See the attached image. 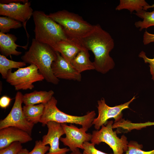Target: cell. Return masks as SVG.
Here are the masks:
<instances>
[{"label": "cell", "instance_id": "20", "mask_svg": "<svg viewBox=\"0 0 154 154\" xmlns=\"http://www.w3.org/2000/svg\"><path fill=\"white\" fill-rule=\"evenodd\" d=\"M149 5L145 0H120L116 10L120 11L126 9L131 13L134 11L137 12L143 10L144 7Z\"/></svg>", "mask_w": 154, "mask_h": 154}, {"label": "cell", "instance_id": "18", "mask_svg": "<svg viewBox=\"0 0 154 154\" xmlns=\"http://www.w3.org/2000/svg\"><path fill=\"white\" fill-rule=\"evenodd\" d=\"M88 51L86 48L80 51L70 63L80 73L86 70H95L93 62L90 60Z\"/></svg>", "mask_w": 154, "mask_h": 154}, {"label": "cell", "instance_id": "2", "mask_svg": "<svg viewBox=\"0 0 154 154\" xmlns=\"http://www.w3.org/2000/svg\"><path fill=\"white\" fill-rule=\"evenodd\" d=\"M57 57L56 52L51 46L33 38L29 49L21 58L26 63L36 65L47 82L56 85L59 80L53 74L52 65Z\"/></svg>", "mask_w": 154, "mask_h": 154}, {"label": "cell", "instance_id": "1", "mask_svg": "<svg viewBox=\"0 0 154 154\" xmlns=\"http://www.w3.org/2000/svg\"><path fill=\"white\" fill-rule=\"evenodd\" d=\"M78 40L85 48L93 53L95 70L104 74L114 68L115 62L109 54L114 47V40L99 24L93 25L92 29Z\"/></svg>", "mask_w": 154, "mask_h": 154}, {"label": "cell", "instance_id": "3", "mask_svg": "<svg viewBox=\"0 0 154 154\" xmlns=\"http://www.w3.org/2000/svg\"><path fill=\"white\" fill-rule=\"evenodd\" d=\"M32 16L35 38L38 42L52 47L59 41L68 38L62 27L44 12L35 10Z\"/></svg>", "mask_w": 154, "mask_h": 154}, {"label": "cell", "instance_id": "30", "mask_svg": "<svg viewBox=\"0 0 154 154\" xmlns=\"http://www.w3.org/2000/svg\"><path fill=\"white\" fill-rule=\"evenodd\" d=\"M12 99L6 96H2L0 99V107L2 108L5 109L9 105Z\"/></svg>", "mask_w": 154, "mask_h": 154}, {"label": "cell", "instance_id": "16", "mask_svg": "<svg viewBox=\"0 0 154 154\" xmlns=\"http://www.w3.org/2000/svg\"><path fill=\"white\" fill-rule=\"evenodd\" d=\"M16 37L13 35L6 34L0 32V51L1 55L7 57L11 55L18 56L22 52L17 51V47H21L26 49L27 45L21 46L17 44L15 42Z\"/></svg>", "mask_w": 154, "mask_h": 154}, {"label": "cell", "instance_id": "14", "mask_svg": "<svg viewBox=\"0 0 154 154\" xmlns=\"http://www.w3.org/2000/svg\"><path fill=\"white\" fill-rule=\"evenodd\" d=\"M32 140L31 135L28 133L15 127H8L0 129V149L14 142L22 144Z\"/></svg>", "mask_w": 154, "mask_h": 154}, {"label": "cell", "instance_id": "19", "mask_svg": "<svg viewBox=\"0 0 154 154\" xmlns=\"http://www.w3.org/2000/svg\"><path fill=\"white\" fill-rule=\"evenodd\" d=\"M44 108V104H41L36 105H25L23 107V110L27 119L35 124L39 122Z\"/></svg>", "mask_w": 154, "mask_h": 154}, {"label": "cell", "instance_id": "8", "mask_svg": "<svg viewBox=\"0 0 154 154\" xmlns=\"http://www.w3.org/2000/svg\"><path fill=\"white\" fill-rule=\"evenodd\" d=\"M23 95L18 91L11 111L7 116L0 121V129L8 127H14L24 131L31 135L34 124L29 122L24 115L22 104Z\"/></svg>", "mask_w": 154, "mask_h": 154}, {"label": "cell", "instance_id": "13", "mask_svg": "<svg viewBox=\"0 0 154 154\" xmlns=\"http://www.w3.org/2000/svg\"><path fill=\"white\" fill-rule=\"evenodd\" d=\"M56 59L52 63V69L53 74L58 79L72 80L80 82L82 79L79 73L58 52H56Z\"/></svg>", "mask_w": 154, "mask_h": 154}, {"label": "cell", "instance_id": "31", "mask_svg": "<svg viewBox=\"0 0 154 154\" xmlns=\"http://www.w3.org/2000/svg\"><path fill=\"white\" fill-rule=\"evenodd\" d=\"M29 1L27 0H1L0 3L8 4L11 3H26Z\"/></svg>", "mask_w": 154, "mask_h": 154}, {"label": "cell", "instance_id": "23", "mask_svg": "<svg viewBox=\"0 0 154 154\" xmlns=\"http://www.w3.org/2000/svg\"><path fill=\"white\" fill-rule=\"evenodd\" d=\"M21 23L7 17H0V32L5 33L11 29H17L22 27Z\"/></svg>", "mask_w": 154, "mask_h": 154}, {"label": "cell", "instance_id": "29", "mask_svg": "<svg viewBox=\"0 0 154 154\" xmlns=\"http://www.w3.org/2000/svg\"><path fill=\"white\" fill-rule=\"evenodd\" d=\"M143 42L144 45L154 42V34L149 33L146 30L143 35Z\"/></svg>", "mask_w": 154, "mask_h": 154}, {"label": "cell", "instance_id": "5", "mask_svg": "<svg viewBox=\"0 0 154 154\" xmlns=\"http://www.w3.org/2000/svg\"><path fill=\"white\" fill-rule=\"evenodd\" d=\"M48 15L62 27L68 38L79 39L93 27L78 14L66 10L50 13Z\"/></svg>", "mask_w": 154, "mask_h": 154}, {"label": "cell", "instance_id": "32", "mask_svg": "<svg viewBox=\"0 0 154 154\" xmlns=\"http://www.w3.org/2000/svg\"><path fill=\"white\" fill-rule=\"evenodd\" d=\"M29 151L27 149H22L17 154H29Z\"/></svg>", "mask_w": 154, "mask_h": 154}, {"label": "cell", "instance_id": "9", "mask_svg": "<svg viewBox=\"0 0 154 154\" xmlns=\"http://www.w3.org/2000/svg\"><path fill=\"white\" fill-rule=\"evenodd\" d=\"M134 96L130 100L124 104L114 107L108 106L104 98L98 101L97 108L98 116L94 119L92 124L96 130H99L103 125H105L108 120L111 118L115 119L114 122H117L122 119V111L129 108L130 104L135 99Z\"/></svg>", "mask_w": 154, "mask_h": 154}, {"label": "cell", "instance_id": "34", "mask_svg": "<svg viewBox=\"0 0 154 154\" xmlns=\"http://www.w3.org/2000/svg\"><path fill=\"white\" fill-rule=\"evenodd\" d=\"M151 8H154V3L151 5H149L148 6H146L144 7L143 10L145 11H147L148 9Z\"/></svg>", "mask_w": 154, "mask_h": 154}, {"label": "cell", "instance_id": "25", "mask_svg": "<svg viewBox=\"0 0 154 154\" xmlns=\"http://www.w3.org/2000/svg\"><path fill=\"white\" fill-rule=\"evenodd\" d=\"M21 143L14 142L7 147L0 150V154H17L23 149Z\"/></svg>", "mask_w": 154, "mask_h": 154}, {"label": "cell", "instance_id": "11", "mask_svg": "<svg viewBox=\"0 0 154 154\" xmlns=\"http://www.w3.org/2000/svg\"><path fill=\"white\" fill-rule=\"evenodd\" d=\"M48 128L47 133L42 137V143L45 145H49L50 149L46 154H66L70 151L67 147L60 148L59 141L61 136L65 134L61 124L49 121L46 124Z\"/></svg>", "mask_w": 154, "mask_h": 154}, {"label": "cell", "instance_id": "35", "mask_svg": "<svg viewBox=\"0 0 154 154\" xmlns=\"http://www.w3.org/2000/svg\"><path fill=\"white\" fill-rule=\"evenodd\" d=\"M151 123L152 125H154V122H151Z\"/></svg>", "mask_w": 154, "mask_h": 154}, {"label": "cell", "instance_id": "21", "mask_svg": "<svg viewBox=\"0 0 154 154\" xmlns=\"http://www.w3.org/2000/svg\"><path fill=\"white\" fill-rule=\"evenodd\" d=\"M26 65V63L23 61L17 62L10 60L4 56L0 54V73L4 79H6L9 70L22 68Z\"/></svg>", "mask_w": 154, "mask_h": 154}, {"label": "cell", "instance_id": "27", "mask_svg": "<svg viewBox=\"0 0 154 154\" xmlns=\"http://www.w3.org/2000/svg\"><path fill=\"white\" fill-rule=\"evenodd\" d=\"M49 149L50 147L43 145L42 141H36L34 147L29 154H45Z\"/></svg>", "mask_w": 154, "mask_h": 154}, {"label": "cell", "instance_id": "17", "mask_svg": "<svg viewBox=\"0 0 154 154\" xmlns=\"http://www.w3.org/2000/svg\"><path fill=\"white\" fill-rule=\"evenodd\" d=\"M54 94V92L52 90L48 92L35 91L23 95V103L25 105L45 104L51 99Z\"/></svg>", "mask_w": 154, "mask_h": 154}, {"label": "cell", "instance_id": "4", "mask_svg": "<svg viewBox=\"0 0 154 154\" xmlns=\"http://www.w3.org/2000/svg\"><path fill=\"white\" fill-rule=\"evenodd\" d=\"M57 101L53 96L44 104V112L39 122L45 126L48 122L54 121L60 124L70 123L81 125L89 129L92 125L96 114L94 111L88 112L82 116H72L65 113L57 107Z\"/></svg>", "mask_w": 154, "mask_h": 154}, {"label": "cell", "instance_id": "33", "mask_svg": "<svg viewBox=\"0 0 154 154\" xmlns=\"http://www.w3.org/2000/svg\"><path fill=\"white\" fill-rule=\"evenodd\" d=\"M70 154H83L82 153H81L79 149H78L76 150L71 152Z\"/></svg>", "mask_w": 154, "mask_h": 154}, {"label": "cell", "instance_id": "6", "mask_svg": "<svg viewBox=\"0 0 154 154\" xmlns=\"http://www.w3.org/2000/svg\"><path fill=\"white\" fill-rule=\"evenodd\" d=\"M113 121H108L99 130L93 131L90 141L95 145L104 142L112 149L113 154H123L128 150L129 142L125 135L120 138L117 136L116 131L113 130Z\"/></svg>", "mask_w": 154, "mask_h": 154}, {"label": "cell", "instance_id": "26", "mask_svg": "<svg viewBox=\"0 0 154 154\" xmlns=\"http://www.w3.org/2000/svg\"><path fill=\"white\" fill-rule=\"evenodd\" d=\"M94 143L86 142L83 144V154H113L107 153L97 149Z\"/></svg>", "mask_w": 154, "mask_h": 154}, {"label": "cell", "instance_id": "15", "mask_svg": "<svg viewBox=\"0 0 154 154\" xmlns=\"http://www.w3.org/2000/svg\"><path fill=\"white\" fill-rule=\"evenodd\" d=\"M52 48L70 63L79 52L86 49L78 39L69 38L60 40Z\"/></svg>", "mask_w": 154, "mask_h": 154}, {"label": "cell", "instance_id": "28", "mask_svg": "<svg viewBox=\"0 0 154 154\" xmlns=\"http://www.w3.org/2000/svg\"><path fill=\"white\" fill-rule=\"evenodd\" d=\"M139 57L142 58L145 63H148L150 68L151 74L152 76V79L154 81V57L153 58H150L147 57L145 53L142 51L139 54Z\"/></svg>", "mask_w": 154, "mask_h": 154}, {"label": "cell", "instance_id": "10", "mask_svg": "<svg viewBox=\"0 0 154 154\" xmlns=\"http://www.w3.org/2000/svg\"><path fill=\"white\" fill-rule=\"evenodd\" d=\"M66 137H62L60 140L65 146H68L71 152L78 149H83V144L86 142L90 141L92 134L87 133L88 129L82 127L78 128L72 124L69 125L62 123Z\"/></svg>", "mask_w": 154, "mask_h": 154}, {"label": "cell", "instance_id": "22", "mask_svg": "<svg viewBox=\"0 0 154 154\" xmlns=\"http://www.w3.org/2000/svg\"><path fill=\"white\" fill-rule=\"evenodd\" d=\"M135 14L138 17L143 19V21H136L135 25L139 28V31L154 26V8L151 12H147L143 10L136 12Z\"/></svg>", "mask_w": 154, "mask_h": 154}, {"label": "cell", "instance_id": "24", "mask_svg": "<svg viewBox=\"0 0 154 154\" xmlns=\"http://www.w3.org/2000/svg\"><path fill=\"white\" fill-rule=\"evenodd\" d=\"M127 150L123 154H154V149L145 151L142 150L143 145L135 141H130Z\"/></svg>", "mask_w": 154, "mask_h": 154}, {"label": "cell", "instance_id": "12", "mask_svg": "<svg viewBox=\"0 0 154 154\" xmlns=\"http://www.w3.org/2000/svg\"><path fill=\"white\" fill-rule=\"evenodd\" d=\"M31 6V2L29 1L23 4L21 3H0V15L22 23L25 27L34 11Z\"/></svg>", "mask_w": 154, "mask_h": 154}, {"label": "cell", "instance_id": "7", "mask_svg": "<svg viewBox=\"0 0 154 154\" xmlns=\"http://www.w3.org/2000/svg\"><path fill=\"white\" fill-rule=\"evenodd\" d=\"M11 70L8 71L6 81L17 91L32 90L34 87L33 83L44 79L37 67L33 64L26 67L19 68L13 72Z\"/></svg>", "mask_w": 154, "mask_h": 154}]
</instances>
